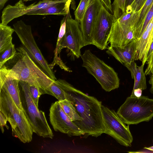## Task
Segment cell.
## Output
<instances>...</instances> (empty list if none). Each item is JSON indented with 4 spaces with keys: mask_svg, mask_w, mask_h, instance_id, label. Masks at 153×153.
Wrapping results in <instances>:
<instances>
[{
    "mask_svg": "<svg viewBox=\"0 0 153 153\" xmlns=\"http://www.w3.org/2000/svg\"><path fill=\"white\" fill-rule=\"evenodd\" d=\"M58 80L66 99L72 104L81 118L80 121H73L74 123L87 136L97 137L104 133L101 102L76 89L65 80Z\"/></svg>",
    "mask_w": 153,
    "mask_h": 153,
    "instance_id": "1",
    "label": "cell"
},
{
    "mask_svg": "<svg viewBox=\"0 0 153 153\" xmlns=\"http://www.w3.org/2000/svg\"><path fill=\"white\" fill-rule=\"evenodd\" d=\"M16 49L18 52L3 66L10 70L19 80L35 85L42 94H46V89L55 80L36 64L22 46Z\"/></svg>",
    "mask_w": 153,
    "mask_h": 153,
    "instance_id": "2",
    "label": "cell"
},
{
    "mask_svg": "<svg viewBox=\"0 0 153 153\" xmlns=\"http://www.w3.org/2000/svg\"><path fill=\"white\" fill-rule=\"evenodd\" d=\"M0 111L10 123L13 137L24 143L31 141L34 132L23 110L16 106L10 96L2 87H0Z\"/></svg>",
    "mask_w": 153,
    "mask_h": 153,
    "instance_id": "3",
    "label": "cell"
},
{
    "mask_svg": "<svg viewBox=\"0 0 153 153\" xmlns=\"http://www.w3.org/2000/svg\"><path fill=\"white\" fill-rule=\"evenodd\" d=\"M117 113L127 125L148 122L153 117V99L145 96H130L118 109Z\"/></svg>",
    "mask_w": 153,
    "mask_h": 153,
    "instance_id": "4",
    "label": "cell"
},
{
    "mask_svg": "<svg viewBox=\"0 0 153 153\" xmlns=\"http://www.w3.org/2000/svg\"><path fill=\"white\" fill-rule=\"evenodd\" d=\"M80 56L83 62L82 67L94 77L104 90L110 92L119 88L120 79L113 68L89 49L86 50Z\"/></svg>",
    "mask_w": 153,
    "mask_h": 153,
    "instance_id": "5",
    "label": "cell"
},
{
    "mask_svg": "<svg viewBox=\"0 0 153 153\" xmlns=\"http://www.w3.org/2000/svg\"><path fill=\"white\" fill-rule=\"evenodd\" d=\"M19 84L21 88L20 97L23 111L33 132L40 137L52 139L53 134L44 112L39 110L30 96L29 84L19 80Z\"/></svg>",
    "mask_w": 153,
    "mask_h": 153,
    "instance_id": "6",
    "label": "cell"
},
{
    "mask_svg": "<svg viewBox=\"0 0 153 153\" xmlns=\"http://www.w3.org/2000/svg\"><path fill=\"white\" fill-rule=\"evenodd\" d=\"M13 27L22 43V47L31 59L51 79L56 80L54 73L36 43L31 26L20 20L14 23Z\"/></svg>",
    "mask_w": 153,
    "mask_h": 153,
    "instance_id": "7",
    "label": "cell"
},
{
    "mask_svg": "<svg viewBox=\"0 0 153 153\" xmlns=\"http://www.w3.org/2000/svg\"><path fill=\"white\" fill-rule=\"evenodd\" d=\"M101 109L104 127V133L113 138L121 145L130 147L133 137L129 130L120 119L117 112L102 105Z\"/></svg>",
    "mask_w": 153,
    "mask_h": 153,
    "instance_id": "8",
    "label": "cell"
},
{
    "mask_svg": "<svg viewBox=\"0 0 153 153\" xmlns=\"http://www.w3.org/2000/svg\"><path fill=\"white\" fill-rule=\"evenodd\" d=\"M84 46L80 23L73 19L69 13L67 15L65 33L61 41L59 54L66 48L69 56L78 58L81 55V49Z\"/></svg>",
    "mask_w": 153,
    "mask_h": 153,
    "instance_id": "9",
    "label": "cell"
},
{
    "mask_svg": "<svg viewBox=\"0 0 153 153\" xmlns=\"http://www.w3.org/2000/svg\"><path fill=\"white\" fill-rule=\"evenodd\" d=\"M114 22L113 15L108 11L102 5L92 31L93 45L101 50L107 48L108 42Z\"/></svg>",
    "mask_w": 153,
    "mask_h": 153,
    "instance_id": "10",
    "label": "cell"
},
{
    "mask_svg": "<svg viewBox=\"0 0 153 153\" xmlns=\"http://www.w3.org/2000/svg\"><path fill=\"white\" fill-rule=\"evenodd\" d=\"M49 118L53 129L70 137L85 135L63 110L58 101L52 103L49 110Z\"/></svg>",
    "mask_w": 153,
    "mask_h": 153,
    "instance_id": "11",
    "label": "cell"
},
{
    "mask_svg": "<svg viewBox=\"0 0 153 153\" xmlns=\"http://www.w3.org/2000/svg\"><path fill=\"white\" fill-rule=\"evenodd\" d=\"M67 0H42L38 3H34L26 6L23 1L20 0L14 5H8L3 10L1 16L3 25L7 24L13 19L22 16L29 12L46 8L57 3Z\"/></svg>",
    "mask_w": 153,
    "mask_h": 153,
    "instance_id": "12",
    "label": "cell"
},
{
    "mask_svg": "<svg viewBox=\"0 0 153 153\" xmlns=\"http://www.w3.org/2000/svg\"><path fill=\"white\" fill-rule=\"evenodd\" d=\"M139 11L136 12L131 22L127 24L120 23L117 20L112 25L108 42L111 45L122 46L135 39V25Z\"/></svg>",
    "mask_w": 153,
    "mask_h": 153,
    "instance_id": "13",
    "label": "cell"
},
{
    "mask_svg": "<svg viewBox=\"0 0 153 153\" xmlns=\"http://www.w3.org/2000/svg\"><path fill=\"white\" fill-rule=\"evenodd\" d=\"M102 4L100 0H91L80 22L85 46L93 45L91 34L94 24Z\"/></svg>",
    "mask_w": 153,
    "mask_h": 153,
    "instance_id": "14",
    "label": "cell"
},
{
    "mask_svg": "<svg viewBox=\"0 0 153 153\" xmlns=\"http://www.w3.org/2000/svg\"><path fill=\"white\" fill-rule=\"evenodd\" d=\"M19 80L5 66L0 68V87L3 88L10 96L16 106L23 110L20 97Z\"/></svg>",
    "mask_w": 153,
    "mask_h": 153,
    "instance_id": "15",
    "label": "cell"
},
{
    "mask_svg": "<svg viewBox=\"0 0 153 153\" xmlns=\"http://www.w3.org/2000/svg\"><path fill=\"white\" fill-rule=\"evenodd\" d=\"M107 49V53L114 56L124 65L130 64L136 60L137 45L135 39L123 46L110 45Z\"/></svg>",
    "mask_w": 153,
    "mask_h": 153,
    "instance_id": "16",
    "label": "cell"
},
{
    "mask_svg": "<svg viewBox=\"0 0 153 153\" xmlns=\"http://www.w3.org/2000/svg\"><path fill=\"white\" fill-rule=\"evenodd\" d=\"M153 39V17L140 37L136 40L137 53L136 60H139L144 65L147 62V53Z\"/></svg>",
    "mask_w": 153,
    "mask_h": 153,
    "instance_id": "17",
    "label": "cell"
},
{
    "mask_svg": "<svg viewBox=\"0 0 153 153\" xmlns=\"http://www.w3.org/2000/svg\"><path fill=\"white\" fill-rule=\"evenodd\" d=\"M73 0L56 3L46 8L40 9L27 13V15H56L66 16L70 13L69 7Z\"/></svg>",
    "mask_w": 153,
    "mask_h": 153,
    "instance_id": "18",
    "label": "cell"
},
{
    "mask_svg": "<svg viewBox=\"0 0 153 153\" xmlns=\"http://www.w3.org/2000/svg\"><path fill=\"white\" fill-rule=\"evenodd\" d=\"M144 65L142 64L141 66H138L134 62L124 65L130 72L132 78L134 80L133 90L138 88L142 90L146 89V75L143 71Z\"/></svg>",
    "mask_w": 153,
    "mask_h": 153,
    "instance_id": "19",
    "label": "cell"
},
{
    "mask_svg": "<svg viewBox=\"0 0 153 153\" xmlns=\"http://www.w3.org/2000/svg\"><path fill=\"white\" fill-rule=\"evenodd\" d=\"M13 28L0 24V53L13 46L12 34Z\"/></svg>",
    "mask_w": 153,
    "mask_h": 153,
    "instance_id": "20",
    "label": "cell"
},
{
    "mask_svg": "<svg viewBox=\"0 0 153 153\" xmlns=\"http://www.w3.org/2000/svg\"><path fill=\"white\" fill-rule=\"evenodd\" d=\"M66 19L67 16H64L61 22L60 26L56 47L54 51V56L53 61L51 64L49 65L51 69L56 64L59 65L62 69L64 68L66 66L61 60L60 58L58 56V55L59 54L58 52L60 46L61 41L65 33Z\"/></svg>",
    "mask_w": 153,
    "mask_h": 153,
    "instance_id": "21",
    "label": "cell"
},
{
    "mask_svg": "<svg viewBox=\"0 0 153 153\" xmlns=\"http://www.w3.org/2000/svg\"><path fill=\"white\" fill-rule=\"evenodd\" d=\"M153 2V0H147L140 10L139 16L135 25V40L140 38V31L146 15Z\"/></svg>",
    "mask_w": 153,
    "mask_h": 153,
    "instance_id": "22",
    "label": "cell"
},
{
    "mask_svg": "<svg viewBox=\"0 0 153 153\" xmlns=\"http://www.w3.org/2000/svg\"><path fill=\"white\" fill-rule=\"evenodd\" d=\"M58 101L64 112L72 121L81 120L75 107L69 101L65 99Z\"/></svg>",
    "mask_w": 153,
    "mask_h": 153,
    "instance_id": "23",
    "label": "cell"
},
{
    "mask_svg": "<svg viewBox=\"0 0 153 153\" xmlns=\"http://www.w3.org/2000/svg\"><path fill=\"white\" fill-rule=\"evenodd\" d=\"M126 2V0H114L112 7L114 22L125 12Z\"/></svg>",
    "mask_w": 153,
    "mask_h": 153,
    "instance_id": "24",
    "label": "cell"
},
{
    "mask_svg": "<svg viewBox=\"0 0 153 153\" xmlns=\"http://www.w3.org/2000/svg\"><path fill=\"white\" fill-rule=\"evenodd\" d=\"M91 0H80L79 4L74 12L75 20L80 23L82 20L88 7Z\"/></svg>",
    "mask_w": 153,
    "mask_h": 153,
    "instance_id": "25",
    "label": "cell"
},
{
    "mask_svg": "<svg viewBox=\"0 0 153 153\" xmlns=\"http://www.w3.org/2000/svg\"><path fill=\"white\" fill-rule=\"evenodd\" d=\"M16 53L15 45H13L0 53V68L7 62L12 59L15 56Z\"/></svg>",
    "mask_w": 153,
    "mask_h": 153,
    "instance_id": "26",
    "label": "cell"
},
{
    "mask_svg": "<svg viewBox=\"0 0 153 153\" xmlns=\"http://www.w3.org/2000/svg\"><path fill=\"white\" fill-rule=\"evenodd\" d=\"M29 88L32 99L37 107L38 108L39 99L42 94L39 88L35 85L29 84Z\"/></svg>",
    "mask_w": 153,
    "mask_h": 153,
    "instance_id": "27",
    "label": "cell"
},
{
    "mask_svg": "<svg viewBox=\"0 0 153 153\" xmlns=\"http://www.w3.org/2000/svg\"><path fill=\"white\" fill-rule=\"evenodd\" d=\"M147 0H134L130 5L127 6L133 12L139 11L141 9Z\"/></svg>",
    "mask_w": 153,
    "mask_h": 153,
    "instance_id": "28",
    "label": "cell"
},
{
    "mask_svg": "<svg viewBox=\"0 0 153 153\" xmlns=\"http://www.w3.org/2000/svg\"><path fill=\"white\" fill-rule=\"evenodd\" d=\"M146 62L147 65L144 73L146 75H150L153 74V52Z\"/></svg>",
    "mask_w": 153,
    "mask_h": 153,
    "instance_id": "29",
    "label": "cell"
},
{
    "mask_svg": "<svg viewBox=\"0 0 153 153\" xmlns=\"http://www.w3.org/2000/svg\"><path fill=\"white\" fill-rule=\"evenodd\" d=\"M7 121L6 117L0 111V126L2 132L3 133L4 131V126H6L7 129H9L8 126L7 125Z\"/></svg>",
    "mask_w": 153,
    "mask_h": 153,
    "instance_id": "30",
    "label": "cell"
},
{
    "mask_svg": "<svg viewBox=\"0 0 153 153\" xmlns=\"http://www.w3.org/2000/svg\"><path fill=\"white\" fill-rule=\"evenodd\" d=\"M103 6L109 13L113 14L111 0H100Z\"/></svg>",
    "mask_w": 153,
    "mask_h": 153,
    "instance_id": "31",
    "label": "cell"
},
{
    "mask_svg": "<svg viewBox=\"0 0 153 153\" xmlns=\"http://www.w3.org/2000/svg\"><path fill=\"white\" fill-rule=\"evenodd\" d=\"M142 90L140 88H138L132 91L130 96L140 97L142 96Z\"/></svg>",
    "mask_w": 153,
    "mask_h": 153,
    "instance_id": "32",
    "label": "cell"
},
{
    "mask_svg": "<svg viewBox=\"0 0 153 153\" xmlns=\"http://www.w3.org/2000/svg\"><path fill=\"white\" fill-rule=\"evenodd\" d=\"M153 52V39L152 41V42L151 43L149 50L148 51L147 55L146 56V60L147 61L150 57L151 55L152 54V53Z\"/></svg>",
    "mask_w": 153,
    "mask_h": 153,
    "instance_id": "33",
    "label": "cell"
},
{
    "mask_svg": "<svg viewBox=\"0 0 153 153\" xmlns=\"http://www.w3.org/2000/svg\"><path fill=\"white\" fill-rule=\"evenodd\" d=\"M149 83L151 85L150 91L152 94H153V74L150 75Z\"/></svg>",
    "mask_w": 153,
    "mask_h": 153,
    "instance_id": "34",
    "label": "cell"
},
{
    "mask_svg": "<svg viewBox=\"0 0 153 153\" xmlns=\"http://www.w3.org/2000/svg\"><path fill=\"white\" fill-rule=\"evenodd\" d=\"M8 0H0V10H1L4 7L5 4Z\"/></svg>",
    "mask_w": 153,
    "mask_h": 153,
    "instance_id": "35",
    "label": "cell"
},
{
    "mask_svg": "<svg viewBox=\"0 0 153 153\" xmlns=\"http://www.w3.org/2000/svg\"><path fill=\"white\" fill-rule=\"evenodd\" d=\"M134 0H126V7L130 5Z\"/></svg>",
    "mask_w": 153,
    "mask_h": 153,
    "instance_id": "36",
    "label": "cell"
},
{
    "mask_svg": "<svg viewBox=\"0 0 153 153\" xmlns=\"http://www.w3.org/2000/svg\"><path fill=\"white\" fill-rule=\"evenodd\" d=\"M144 149H148V150H149L153 152V146H152L150 147H145L144 148Z\"/></svg>",
    "mask_w": 153,
    "mask_h": 153,
    "instance_id": "37",
    "label": "cell"
},
{
    "mask_svg": "<svg viewBox=\"0 0 153 153\" xmlns=\"http://www.w3.org/2000/svg\"><path fill=\"white\" fill-rule=\"evenodd\" d=\"M32 0H23V1H31Z\"/></svg>",
    "mask_w": 153,
    "mask_h": 153,
    "instance_id": "38",
    "label": "cell"
},
{
    "mask_svg": "<svg viewBox=\"0 0 153 153\" xmlns=\"http://www.w3.org/2000/svg\"></svg>",
    "mask_w": 153,
    "mask_h": 153,
    "instance_id": "39",
    "label": "cell"
}]
</instances>
